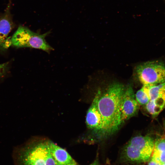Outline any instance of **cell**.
Wrapping results in <instances>:
<instances>
[{"label": "cell", "mask_w": 165, "mask_h": 165, "mask_svg": "<svg viewBox=\"0 0 165 165\" xmlns=\"http://www.w3.org/2000/svg\"><path fill=\"white\" fill-rule=\"evenodd\" d=\"M49 33L40 34L20 26L11 39L12 45L17 48L29 47L41 50L49 53L53 50L45 39Z\"/></svg>", "instance_id": "3957f363"}, {"label": "cell", "mask_w": 165, "mask_h": 165, "mask_svg": "<svg viewBox=\"0 0 165 165\" xmlns=\"http://www.w3.org/2000/svg\"><path fill=\"white\" fill-rule=\"evenodd\" d=\"M136 71L143 86H152L165 82V64L161 61L145 62L138 66Z\"/></svg>", "instance_id": "277c9868"}, {"label": "cell", "mask_w": 165, "mask_h": 165, "mask_svg": "<svg viewBox=\"0 0 165 165\" xmlns=\"http://www.w3.org/2000/svg\"><path fill=\"white\" fill-rule=\"evenodd\" d=\"M45 165H58L52 156L49 150L46 159Z\"/></svg>", "instance_id": "4fadbf2b"}, {"label": "cell", "mask_w": 165, "mask_h": 165, "mask_svg": "<svg viewBox=\"0 0 165 165\" xmlns=\"http://www.w3.org/2000/svg\"><path fill=\"white\" fill-rule=\"evenodd\" d=\"M10 6L9 3L4 13L0 15V49H7L12 44L11 38L7 37L14 26Z\"/></svg>", "instance_id": "ba28073f"}, {"label": "cell", "mask_w": 165, "mask_h": 165, "mask_svg": "<svg viewBox=\"0 0 165 165\" xmlns=\"http://www.w3.org/2000/svg\"><path fill=\"white\" fill-rule=\"evenodd\" d=\"M49 150L48 141L31 143L24 146L18 153L20 165H45Z\"/></svg>", "instance_id": "5b68a950"}, {"label": "cell", "mask_w": 165, "mask_h": 165, "mask_svg": "<svg viewBox=\"0 0 165 165\" xmlns=\"http://www.w3.org/2000/svg\"><path fill=\"white\" fill-rule=\"evenodd\" d=\"M148 162V165H161L159 162L152 156H151Z\"/></svg>", "instance_id": "5bb4252c"}, {"label": "cell", "mask_w": 165, "mask_h": 165, "mask_svg": "<svg viewBox=\"0 0 165 165\" xmlns=\"http://www.w3.org/2000/svg\"><path fill=\"white\" fill-rule=\"evenodd\" d=\"M135 97L139 105H145L150 100L147 87L143 85L137 92Z\"/></svg>", "instance_id": "8fae6325"}, {"label": "cell", "mask_w": 165, "mask_h": 165, "mask_svg": "<svg viewBox=\"0 0 165 165\" xmlns=\"http://www.w3.org/2000/svg\"><path fill=\"white\" fill-rule=\"evenodd\" d=\"M125 89L122 84L115 83L110 85L102 94L100 93L97 107L103 122L102 135L113 134L122 123L120 104Z\"/></svg>", "instance_id": "6da1fadb"}, {"label": "cell", "mask_w": 165, "mask_h": 165, "mask_svg": "<svg viewBox=\"0 0 165 165\" xmlns=\"http://www.w3.org/2000/svg\"><path fill=\"white\" fill-rule=\"evenodd\" d=\"M100 93L98 91L96 94L88 109L86 116V123L88 128L102 134L103 122L97 107V102Z\"/></svg>", "instance_id": "9c48e42d"}, {"label": "cell", "mask_w": 165, "mask_h": 165, "mask_svg": "<svg viewBox=\"0 0 165 165\" xmlns=\"http://www.w3.org/2000/svg\"><path fill=\"white\" fill-rule=\"evenodd\" d=\"M48 142L50 153L58 165H67L76 163L65 149L51 141Z\"/></svg>", "instance_id": "30bf717a"}, {"label": "cell", "mask_w": 165, "mask_h": 165, "mask_svg": "<svg viewBox=\"0 0 165 165\" xmlns=\"http://www.w3.org/2000/svg\"><path fill=\"white\" fill-rule=\"evenodd\" d=\"M147 86L150 100L145 105V108L148 112L155 117L165 108V82Z\"/></svg>", "instance_id": "8992f818"}, {"label": "cell", "mask_w": 165, "mask_h": 165, "mask_svg": "<svg viewBox=\"0 0 165 165\" xmlns=\"http://www.w3.org/2000/svg\"><path fill=\"white\" fill-rule=\"evenodd\" d=\"M9 62L0 64V79L3 78L6 74L9 69Z\"/></svg>", "instance_id": "7c38bea8"}, {"label": "cell", "mask_w": 165, "mask_h": 165, "mask_svg": "<svg viewBox=\"0 0 165 165\" xmlns=\"http://www.w3.org/2000/svg\"><path fill=\"white\" fill-rule=\"evenodd\" d=\"M139 104L137 101L131 86L125 88L121 101L120 112L122 123L134 116L139 108Z\"/></svg>", "instance_id": "52a82bcc"}, {"label": "cell", "mask_w": 165, "mask_h": 165, "mask_svg": "<svg viewBox=\"0 0 165 165\" xmlns=\"http://www.w3.org/2000/svg\"><path fill=\"white\" fill-rule=\"evenodd\" d=\"M154 141V138L148 135L132 138L123 149L121 160L138 163L148 162L153 151Z\"/></svg>", "instance_id": "7a4b0ae2"}, {"label": "cell", "mask_w": 165, "mask_h": 165, "mask_svg": "<svg viewBox=\"0 0 165 165\" xmlns=\"http://www.w3.org/2000/svg\"><path fill=\"white\" fill-rule=\"evenodd\" d=\"M132 165L127 164V165Z\"/></svg>", "instance_id": "ac0fdd59"}, {"label": "cell", "mask_w": 165, "mask_h": 165, "mask_svg": "<svg viewBox=\"0 0 165 165\" xmlns=\"http://www.w3.org/2000/svg\"><path fill=\"white\" fill-rule=\"evenodd\" d=\"M161 165H165V163L162 164Z\"/></svg>", "instance_id": "e0dca14e"}, {"label": "cell", "mask_w": 165, "mask_h": 165, "mask_svg": "<svg viewBox=\"0 0 165 165\" xmlns=\"http://www.w3.org/2000/svg\"><path fill=\"white\" fill-rule=\"evenodd\" d=\"M67 165H78L77 163H73L71 164H69Z\"/></svg>", "instance_id": "2e32d148"}, {"label": "cell", "mask_w": 165, "mask_h": 165, "mask_svg": "<svg viewBox=\"0 0 165 165\" xmlns=\"http://www.w3.org/2000/svg\"><path fill=\"white\" fill-rule=\"evenodd\" d=\"M89 165H100L98 157H97L94 162Z\"/></svg>", "instance_id": "9a60e30c"}]
</instances>
